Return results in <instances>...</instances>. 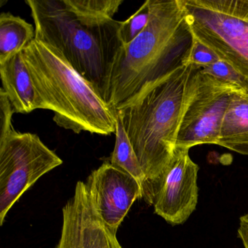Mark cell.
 <instances>
[{
	"label": "cell",
	"instance_id": "52a82bcc",
	"mask_svg": "<svg viewBox=\"0 0 248 248\" xmlns=\"http://www.w3.org/2000/svg\"><path fill=\"white\" fill-rule=\"evenodd\" d=\"M200 69L193 78L176 147L190 149L202 144L217 145L232 93L241 90L233 84L203 74Z\"/></svg>",
	"mask_w": 248,
	"mask_h": 248
},
{
	"label": "cell",
	"instance_id": "4fadbf2b",
	"mask_svg": "<svg viewBox=\"0 0 248 248\" xmlns=\"http://www.w3.org/2000/svg\"><path fill=\"white\" fill-rule=\"evenodd\" d=\"M246 139H248V92L237 90L232 93L218 143Z\"/></svg>",
	"mask_w": 248,
	"mask_h": 248
},
{
	"label": "cell",
	"instance_id": "30bf717a",
	"mask_svg": "<svg viewBox=\"0 0 248 248\" xmlns=\"http://www.w3.org/2000/svg\"><path fill=\"white\" fill-rule=\"evenodd\" d=\"M62 216L61 237L55 248H123L117 233L97 215L85 182L78 181Z\"/></svg>",
	"mask_w": 248,
	"mask_h": 248
},
{
	"label": "cell",
	"instance_id": "3957f363",
	"mask_svg": "<svg viewBox=\"0 0 248 248\" xmlns=\"http://www.w3.org/2000/svg\"><path fill=\"white\" fill-rule=\"evenodd\" d=\"M35 40L58 52L108 104L111 77L123 43L122 21L85 24L63 0H27Z\"/></svg>",
	"mask_w": 248,
	"mask_h": 248
},
{
	"label": "cell",
	"instance_id": "44dd1931",
	"mask_svg": "<svg viewBox=\"0 0 248 248\" xmlns=\"http://www.w3.org/2000/svg\"><path fill=\"white\" fill-rule=\"evenodd\" d=\"M238 237L242 240L245 248H248V213L241 216L237 230Z\"/></svg>",
	"mask_w": 248,
	"mask_h": 248
},
{
	"label": "cell",
	"instance_id": "8fae6325",
	"mask_svg": "<svg viewBox=\"0 0 248 248\" xmlns=\"http://www.w3.org/2000/svg\"><path fill=\"white\" fill-rule=\"evenodd\" d=\"M1 89L5 92L12 105L14 113L28 114L41 109L31 79L23 58L22 52L0 63Z\"/></svg>",
	"mask_w": 248,
	"mask_h": 248
},
{
	"label": "cell",
	"instance_id": "9c48e42d",
	"mask_svg": "<svg viewBox=\"0 0 248 248\" xmlns=\"http://www.w3.org/2000/svg\"><path fill=\"white\" fill-rule=\"evenodd\" d=\"M85 184L97 215L116 233L133 203L143 197L140 183L109 162L93 171Z\"/></svg>",
	"mask_w": 248,
	"mask_h": 248
},
{
	"label": "cell",
	"instance_id": "ffe728a7",
	"mask_svg": "<svg viewBox=\"0 0 248 248\" xmlns=\"http://www.w3.org/2000/svg\"><path fill=\"white\" fill-rule=\"evenodd\" d=\"M217 146L226 148L241 155H248V139L222 142Z\"/></svg>",
	"mask_w": 248,
	"mask_h": 248
},
{
	"label": "cell",
	"instance_id": "5bb4252c",
	"mask_svg": "<svg viewBox=\"0 0 248 248\" xmlns=\"http://www.w3.org/2000/svg\"><path fill=\"white\" fill-rule=\"evenodd\" d=\"M109 162L116 168H120L136 178L140 183L143 191H144L146 176L118 115L116 124L115 144L114 151L110 156Z\"/></svg>",
	"mask_w": 248,
	"mask_h": 248
},
{
	"label": "cell",
	"instance_id": "ac0fdd59",
	"mask_svg": "<svg viewBox=\"0 0 248 248\" xmlns=\"http://www.w3.org/2000/svg\"><path fill=\"white\" fill-rule=\"evenodd\" d=\"M220 60L214 51L193 37L192 44L186 57L183 62L184 66H195L204 69L214 64Z\"/></svg>",
	"mask_w": 248,
	"mask_h": 248
},
{
	"label": "cell",
	"instance_id": "2e32d148",
	"mask_svg": "<svg viewBox=\"0 0 248 248\" xmlns=\"http://www.w3.org/2000/svg\"><path fill=\"white\" fill-rule=\"evenodd\" d=\"M149 18V7L147 0L128 19L122 22L120 38L123 46H127L139 37L147 25Z\"/></svg>",
	"mask_w": 248,
	"mask_h": 248
},
{
	"label": "cell",
	"instance_id": "e0dca14e",
	"mask_svg": "<svg viewBox=\"0 0 248 248\" xmlns=\"http://www.w3.org/2000/svg\"><path fill=\"white\" fill-rule=\"evenodd\" d=\"M201 72L223 82L233 84L242 91L248 92V85L243 78L233 67L222 60L211 66L200 69Z\"/></svg>",
	"mask_w": 248,
	"mask_h": 248
},
{
	"label": "cell",
	"instance_id": "277c9868",
	"mask_svg": "<svg viewBox=\"0 0 248 248\" xmlns=\"http://www.w3.org/2000/svg\"><path fill=\"white\" fill-rule=\"evenodd\" d=\"M22 55L41 109L53 111L58 126L76 134L115 133L117 111L56 50L34 40Z\"/></svg>",
	"mask_w": 248,
	"mask_h": 248
},
{
	"label": "cell",
	"instance_id": "ba28073f",
	"mask_svg": "<svg viewBox=\"0 0 248 248\" xmlns=\"http://www.w3.org/2000/svg\"><path fill=\"white\" fill-rule=\"evenodd\" d=\"M200 167L189 149L176 147L152 195L155 213L172 226L185 223L197 208Z\"/></svg>",
	"mask_w": 248,
	"mask_h": 248
},
{
	"label": "cell",
	"instance_id": "9a60e30c",
	"mask_svg": "<svg viewBox=\"0 0 248 248\" xmlns=\"http://www.w3.org/2000/svg\"><path fill=\"white\" fill-rule=\"evenodd\" d=\"M78 19L85 24H100L112 19L123 0H63Z\"/></svg>",
	"mask_w": 248,
	"mask_h": 248
},
{
	"label": "cell",
	"instance_id": "8992f818",
	"mask_svg": "<svg viewBox=\"0 0 248 248\" xmlns=\"http://www.w3.org/2000/svg\"><path fill=\"white\" fill-rule=\"evenodd\" d=\"M62 164L37 135L15 130L0 140V225L25 191Z\"/></svg>",
	"mask_w": 248,
	"mask_h": 248
},
{
	"label": "cell",
	"instance_id": "7c38bea8",
	"mask_svg": "<svg viewBox=\"0 0 248 248\" xmlns=\"http://www.w3.org/2000/svg\"><path fill=\"white\" fill-rule=\"evenodd\" d=\"M35 40L31 24L11 13L0 15V63L21 53Z\"/></svg>",
	"mask_w": 248,
	"mask_h": 248
},
{
	"label": "cell",
	"instance_id": "6da1fadb",
	"mask_svg": "<svg viewBox=\"0 0 248 248\" xmlns=\"http://www.w3.org/2000/svg\"><path fill=\"white\" fill-rule=\"evenodd\" d=\"M199 69L181 65L117 111L146 176L143 197L149 204L176 148L193 78Z\"/></svg>",
	"mask_w": 248,
	"mask_h": 248
},
{
	"label": "cell",
	"instance_id": "d6986e66",
	"mask_svg": "<svg viewBox=\"0 0 248 248\" xmlns=\"http://www.w3.org/2000/svg\"><path fill=\"white\" fill-rule=\"evenodd\" d=\"M14 114V108L8 96L0 89V140L8 137L15 130L12 123Z\"/></svg>",
	"mask_w": 248,
	"mask_h": 248
},
{
	"label": "cell",
	"instance_id": "5b68a950",
	"mask_svg": "<svg viewBox=\"0 0 248 248\" xmlns=\"http://www.w3.org/2000/svg\"><path fill=\"white\" fill-rule=\"evenodd\" d=\"M193 37L248 85V0H181Z\"/></svg>",
	"mask_w": 248,
	"mask_h": 248
},
{
	"label": "cell",
	"instance_id": "7a4b0ae2",
	"mask_svg": "<svg viewBox=\"0 0 248 248\" xmlns=\"http://www.w3.org/2000/svg\"><path fill=\"white\" fill-rule=\"evenodd\" d=\"M149 18L139 37L123 46L111 77L108 104L120 109L182 65L193 42L181 0H148Z\"/></svg>",
	"mask_w": 248,
	"mask_h": 248
}]
</instances>
